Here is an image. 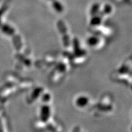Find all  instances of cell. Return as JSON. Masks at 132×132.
Masks as SVG:
<instances>
[{
	"instance_id": "2",
	"label": "cell",
	"mask_w": 132,
	"mask_h": 132,
	"mask_svg": "<svg viewBox=\"0 0 132 132\" xmlns=\"http://www.w3.org/2000/svg\"><path fill=\"white\" fill-rule=\"evenodd\" d=\"M88 98L86 97H80L79 98H77V100H76V104L77 105V106L80 107H83L86 106L88 103Z\"/></svg>"
},
{
	"instance_id": "4",
	"label": "cell",
	"mask_w": 132,
	"mask_h": 132,
	"mask_svg": "<svg viewBox=\"0 0 132 132\" xmlns=\"http://www.w3.org/2000/svg\"><path fill=\"white\" fill-rule=\"evenodd\" d=\"M49 99H50V95L48 94L44 95V97H43V100H44V101H48V100H49Z\"/></svg>"
},
{
	"instance_id": "5",
	"label": "cell",
	"mask_w": 132,
	"mask_h": 132,
	"mask_svg": "<svg viewBox=\"0 0 132 132\" xmlns=\"http://www.w3.org/2000/svg\"><path fill=\"white\" fill-rule=\"evenodd\" d=\"M73 132H80V128H78V127L75 128V130H73Z\"/></svg>"
},
{
	"instance_id": "1",
	"label": "cell",
	"mask_w": 132,
	"mask_h": 132,
	"mask_svg": "<svg viewBox=\"0 0 132 132\" xmlns=\"http://www.w3.org/2000/svg\"><path fill=\"white\" fill-rule=\"evenodd\" d=\"M50 114V107H48L47 105L43 106L42 109H41V114L40 117L42 121L45 122L48 120L49 118Z\"/></svg>"
},
{
	"instance_id": "3",
	"label": "cell",
	"mask_w": 132,
	"mask_h": 132,
	"mask_svg": "<svg viewBox=\"0 0 132 132\" xmlns=\"http://www.w3.org/2000/svg\"><path fill=\"white\" fill-rule=\"evenodd\" d=\"M42 90V89L41 88H37L36 89L34 90V92H33L32 94V98L33 99L37 98V97L40 94Z\"/></svg>"
}]
</instances>
